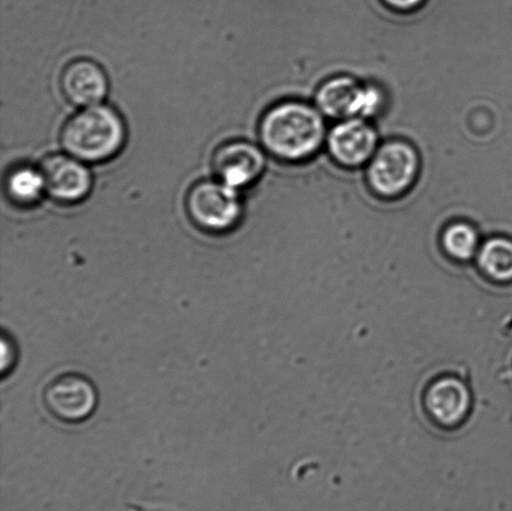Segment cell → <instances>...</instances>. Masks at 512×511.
<instances>
[{
    "instance_id": "cell-1",
    "label": "cell",
    "mask_w": 512,
    "mask_h": 511,
    "mask_svg": "<svg viewBox=\"0 0 512 511\" xmlns=\"http://www.w3.org/2000/svg\"><path fill=\"white\" fill-rule=\"evenodd\" d=\"M326 138L328 130L323 113L306 100H279L261 115L260 143L280 162H311L323 153Z\"/></svg>"
},
{
    "instance_id": "cell-2",
    "label": "cell",
    "mask_w": 512,
    "mask_h": 511,
    "mask_svg": "<svg viewBox=\"0 0 512 511\" xmlns=\"http://www.w3.org/2000/svg\"><path fill=\"white\" fill-rule=\"evenodd\" d=\"M127 138L124 120L117 110L98 104L83 108L65 123L63 148L84 163H102L123 149Z\"/></svg>"
},
{
    "instance_id": "cell-3",
    "label": "cell",
    "mask_w": 512,
    "mask_h": 511,
    "mask_svg": "<svg viewBox=\"0 0 512 511\" xmlns=\"http://www.w3.org/2000/svg\"><path fill=\"white\" fill-rule=\"evenodd\" d=\"M314 104L325 118L336 122L361 118L376 123L388 112L389 94L383 85L341 74L320 85Z\"/></svg>"
},
{
    "instance_id": "cell-4",
    "label": "cell",
    "mask_w": 512,
    "mask_h": 511,
    "mask_svg": "<svg viewBox=\"0 0 512 511\" xmlns=\"http://www.w3.org/2000/svg\"><path fill=\"white\" fill-rule=\"evenodd\" d=\"M423 160L409 140H383L366 168L371 190L384 200L405 199L418 184ZM408 199V198H406Z\"/></svg>"
},
{
    "instance_id": "cell-5",
    "label": "cell",
    "mask_w": 512,
    "mask_h": 511,
    "mask_svg": "<svg viewBox=\"0 0 512 511\" xmlns=\"http://www.w3.org/2000/svg\"><path fill=\"white\" fill-rule=\"evenodd\" d=\"M185 208L195 227L210 234L232 232L243 217L239 190L218 179L194 184L185 200Z\"/></svg>"
},
{
    "instance_id": "cell-6",
    "label": "cell",
    "mask_w": 512,
    "mask_h": 511,
    "mask_svg": "<svg viewBox=\"0 0 512 511\" xmlns=\"http://www.w3.org/2000/svg\"><path fill=\"white\" fill-rule=\"evenodd\" d=\"M44 407L53 418L65 424L88 420L98 407V392L85 375L68 372L50 380L43 393Z\"/></svg>"
},
{
    "instance_id": "cell-7",
    "label": "cell",
    "mask_w": 512,
    "mask_h": 511,
    "mask_svg": "<svg viewBox=\"0 0 512 511\" xmlns=\"http://www.w3.org/2000/svg\"><path fill=\"white\" fill-rule=\"evenodd\" d=\"M380 144L381 135L376 125L361 118L339 120L326 138L330 157L346 169L363 168Z\"/></svg>"
},
{
    "instance_id": "cell-8",
    "label": "cell",
    "mask_w": 512,
    "mask_h": 511,
    "mask_svg": "<svg viewBox=\"0 0 512 511\" xmlns=\"http://www.w3.org/2000/svg\"><path fill=\"white\" fill-rule=\"evenodd\" d=\"M265 165L263 150L248 140H230L220 145L212 158L215 177L237 190L258 182Z\"/></svg>"
},
{
    "instance_id": "cell-9",
    "label": "cell",
    "mask_w": 512,
    "mask_h": 511,
    "mask_svg": "<svg viewBox=\"0 0 512 511\" xmlns=\"http://www.w3.org/2000/svg\"><path fill=\"white\" fill-rule=\"evenodd\" d=\"M45 190L55 202H82L92 190L93 179L84 162L72 155L54 154L42 163Z\"/></svg>"
},
{
    "instance_id": "cell-10",
    "label": "cell",
    "mask_w": 512,
    "mask_h": 511,
    "mask_svg": "<svg viewBox=\"0 0 512 511\" xmlns=\"http://www.w3.org/2000/svg\"><path fill=\"white\" fill-rule=\"evenodd\" d=\"M60 87L68 102L88 108L102 104L109 92V80L94 60L77 59L64 68Z\"/></svg>"
},
{
    "instance_id": "cell-11",
    "label": "cell",
    "mask_w": 512,
    "mask_h": 511,
    "mask_svg": "<svg viewBox=\"0 0 512 511\" xmlns=\"http://www.w3.org/2000/svg\"><path fill=\"white\" fill-rule=\"evenodd\" d=\"M431 417L443 425L463 422L471 405L469 388L456 378H444L435 382L426 395Z\"/></svg>"
},
{
    "instance_id": "cell-12",
    "label": "cell",
    "mask_w": 512,
    "mask_h": 511,
    "mask_svg": "<svg viewBox=\"0 0 512 511\" xmlns=\"http://www.w3.org/2000/svg\"><path fill=\"white\" fill-rule=\"evenodd\" d=\"M440 244L450 258L468 262L480 249L479 229L469 220L455 219L440 233Z\"/></svg>"
},
{
    "instance_id": "cell-13",
    "label": "cell",
    "mask_w": 512,
    "mask_h": 511,
    "mask_svg": "<svg viewBox=\"0 0 512 511\" xmlns=\"http://www.w3.org/2000/svg\"><path fill=\"white\" fill-rule=\"evenodd\" d=\"M4 188L9 200L20 207H29L39 202L42 195L47 193L42 170L29 165H20L10 170Z\"/></svg>"
},
{
    "instance_id": "cell-14",
    "label": "cell",
    "mask_w": 512,
    "mask_h": 511,
    "mask_svg": "<svg viewBox=\"0 0 512 511\" xmlns=\"http://www.w3.org/2000/svg\"><path fill=\"white\" fill-rule=\"evenodd\" d=\"M478 263L481 272L496 282L512 280V239L508 237L489 238L480 245Z\"/></svg>"
},
{
    "instance_id": "cell-15",
    "label": "cell",
    "mask_w": 512,
    "mask_h": 511,
    "mask_svg": "<svg viewBox=\"0 0 512 511\" xmlns=\"http://www.w3.org/2000/svg\"><path fill=\"white\" fill-rule=\"evenodd\" d=\"M17 358V349L14 347L12 340L7 338V334L2 337V373L5 374L8 370H12L13 364Z\"/></svg>"
},
{
    "instance_id": "cell-16",
    "label": "cell",
    "mask_w": 512,
    "mask_h": 511,
    "mask_svg": "<svg viewBox=\"0 0 512 511\" xmlns=\"http://www.w3.org/2000/svg\"><path fill=\"white\" fill-rule=\"evenodd\" d=\"M384 2L388 4L391 9L396 10V12L410 13L418 9L425 0H384Z\"/></svg>"
}]
</instances>
